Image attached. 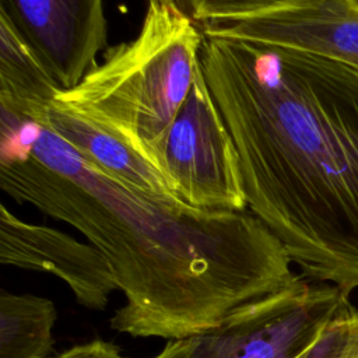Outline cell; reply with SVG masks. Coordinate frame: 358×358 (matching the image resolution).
Instances as JSON below:
<instances>
[{
  "instance_id": "1",
  "label": "cell",
  "mask_w": 358,
  "mask_h": 358,
  "mask_svg": "<svg viewBox=\"0 0 358 358\" xmlns=\"http://www.w3.org/2000/svg\"><path fill=\"white\" fill-rule=\"evenodd\" d=\"M0 110L1 190L67 222L105 256L126 299L110 319L113 330L182 338L302 277L249 210L196 208L137 190L46 127Z\"/></svg>"
},
{
  "instance_id": "2",
  "label": "cell",
  "mask_w": 358,
  "mask_h": 358,
  "mask_svg": "<svg viewBox=\"0 0 358 358\" xmlns=\"http://www.w3.org/2000/svg\"><path fill=\"white\" fill-rule=\"evenodd\" d=\"M201 66L235 141L248 201L302 277L358 291V70L204 36Z\"/></svg>"
},
{
  "instance_id": "3",
  "label": "cell",
  "mask_w": 358,
  "mask_h": 358,
  "mask_svg": "<svg viewBox=\"0 0 358 358\" xmlns=\"http://www.w3.org/2000/svg\"><path fill=\"white\" fill-rule=\"evenodd\" d=\"M203 42V31L189 17L169 3L148 0L137 36L110 48L52 105L119 136L152 164L154 148L189 95Z\"/></svg>"
},
{
  "instance_id": "4",
  "label": "cell",
  "mask_w": 358,
  "mask_h": 358,
  "mask_svg": "<svg viewBox=\"0 0 358 358\" xmlns=\"http://www.w3.org/2000/svg\"><path fill=\"white\" fill-rule=\"evenodd\" d=\"M175 196L196 208L246 211L239 154L201 60L186 101L152 152Z\"/></svg>"
},
{
  "instance_id": "5",
  "label": "cell",
  "mask_w": 358,
  "mask_h": 358,
  "mask_svg": "<svg viewBox=\"0 0 358 358\" xmlns=\"http://www.w3.org/2000/svg\"><path fill=\"white\" fill-rule=\"evenodd\" d=\"M341 296L330 284L301 277L204 331L168 340L150 358H292L315 338Z\"/></svg>"
},
{
  "instance_id": "6",
  "label": "cell",
  "mask_w": 358,
  "mask_h": 358,
  "mask_svg": "<svg viewBox=\"0 0 358 358\" xmlns=\"http://www.w3.org/2000/svg\"><path fill=\"white\" fill-rule=\"evenodd\" d=\"M0 17L63 90L76 87L106 46L103 0H0Z\"/></svg>"
},
{
  "instance_id": "7",
  "label": "cell",
  "mask_w": 358,
  "mask_h": 358,
  "mask_svg": "<svg viewBox=\"0 0 358 358\" xmlns=\"http://www.w3.org/2000/svg\"><path fill=\"white\" fill-rule=\"evenodd\" d=\"M204 36L260 42L358 70V8L343 0H298L239 21L204 25Z\"/></svg>"
},
{
  "instance_id": "8",
  "label": "cell",
  "mask_w": 358,
  "mask_h": 358,
  "mask_svg": "<svg viewBox=\"0 0 358 358\" xmlns=\"http://www.w3.org/2000/svg\"><path fill=\"white\" fill-rule=\"evenodd\" d=\"M0 263L49 273L64 281L84 308L103 310L119 289L105 256L56 228L27 222L0 206Z\"/></svg>"
},
{
  "instance_id": "9",
  "label": "cell",
  "mask_w": 358,
  "mask_h": 358,
  "mask_svg": "<svg viewBox=\"0 0 358 358\" xmlns=\"http://www.w3.org/2000/svg\"><path fill=\"white\" fill-rule=\"evenodd\" d=\"M27 119L50 130L85 162L112 179L150 194L178 199L165 176L150 161L123 138L91 120L52 103Z\"/></svg>"
},
{
  "instance_id": "10",
  "label": "cell",
  "mask_w": 358,
  "mask_h": 358,
  "mask_svg": "<svg viewBox=\"0 0 358 358\" xmlns=\"http://www.w3.org/2000/svg\"><path fill=\"white\" fill-rule=\"evenodd\" d=\"M62 90L36 55L0 17V106L27 117L49 106Z\"/></svg>"
},
{
  "instance_id": "11",
  "label": "cell",
  "mask_w": 358,
  "mask_h": 358,
  "mask_svg": "<svg viewBox=\"0 0 358 358\" xmlns=\"http://www.w3.org/2000/svg\"><path fill=\"white\" fill-rule=\"evenodd\" d=\"M55 303L34 294L0 291V358H48L53 351Z\"/></svg>"
},
{
  "instance_id": "12",
  "label": "cell",
  "mask_w": 358,
  "mask_h": 358,
  "mask_svg": "<svg viewBox=\"0 0 358 358\" xmlns=\"http://www.w3.org/2000/svg\"><path fill=\"white\" fill-rule=\"evenodd\" d=\"M308 358H358V305L340 302L312 341Z\"/></svg>"
},
{
  "instance_id": "13",
  "label": "cell",
  "mask_w": 358,
  "mask_h": 358,
  "mask_svg": "<svg viewBox=\"0 0 358 358\" xmlns=\"http://www.w3.org/2000/svg\"><path fill=\"white\" fill-rule=\"evenodd\" d=\"M204 25L249 18L298 0H162Z\"/></svg>"
},
{
  "instance_id": "14",
  "label": "cell",
  "mask_w": 358,
  "mask_h": 358,
  "mask_svg": "<svg viewBox=\"0 0 358 358\" xmlns=\"http://www.w3.org/2000/svg\"><path fill=\"white\" fill-rule=\"evenodd\" d=\"M53 358H126L120 350L110 341L95 338L87 343L76 344Z\"/></svg>"
},
{
  "instance_id": "15",
  "label": "cell",
  "mask_w": 358,
  "mask_h": 358,
  "mask_svg": "<svg viewBox=\"0 0 358 358\" xmlns=\"http://www.w3.org/2000/svg\"><path fill=\"white\" fill-rule=\"evenodd\" d=\"M343 1H345V3H348L350 6L358 8V0H343Z\"/></svg>"
}]
</instances>
